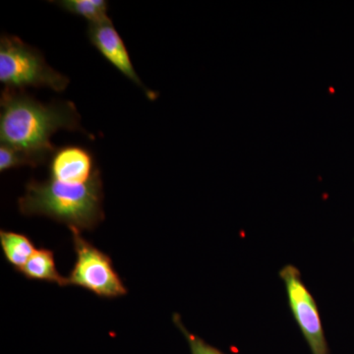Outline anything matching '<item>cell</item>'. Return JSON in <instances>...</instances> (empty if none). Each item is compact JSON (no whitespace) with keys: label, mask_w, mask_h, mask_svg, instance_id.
Returning a JSON list of instances; mask_svg holds the SVG:
<instances>
[{"label":"cell","mask_w":354,"mask_h":354,"mask_svg":"<svg viewBox=\"0 0 354 354\" xmlns=\"http://www.w3.org/2000/svg\"><path fill=\"white\" fill-rule=\"evenodd\" d=\"M0 141L4 145L53 155L50 142L58 130L93 137L81 125L75 104L69 101L43 104L24 90L4 88L0 97Z\"/></svg>","instance_id":"1"},{"label":"cell","mask_w":354,"mask_h":354,"mask_svg":"<svg viewBox=\"0 0 354 354\" xmlns=\"http://www.w3.org/2000/svg\"><path fill=\"white\" fill-rule=\"evenodd\" d=\"M101 172L87 183L68 184L48 178L31 180L18 205L22 215L48 216L79 230H93L104 221Z\"/></svg>","instance_id":"2"},{"label":"cell","mask_w":354,"mask_h":354,"mask_svg":"<svg viewBox=\"0 0 354 354\" xmlns=\"http://www.w3.org/2000/svg\"><path fill=\"white\" fill-rule=\"evenodd\" d=\"M69 78L46 64L43 53L16 36L0 39V83L6 88H50L64 92Z\"/></svg>","instance_id":"3"},{"label":"cell","mask_w":354,"mask_h":354,"mask_svg":"<svg viewBox=\"0 0 354 354\" xmlns=\"http://www.w3.org/2000/svg\"><path fill=\"white\" fill-rule=\"evenodd\" d=\"M76 262L67 277V286H80L97 297L118 298L127 295V286L114 269L108 254L86 241L80 230L70 227Z\"/></svg>","instance_id":"4"},{"label":"cell","mask_w":354,"mask_h":354,"mask_svg":"<svg viewBox=\"0 0 354 354\" xmlns=\"http://www.w3.org/2000/svg\"><path fill=\"white\" fill-rule=\"evenodd\" d=\"M279 277L285 283L291 313L312 354H329L318 307L304 285L299 270L295 266L286 265L279 272Z\"/></svg>","instance_id":"5"},{"label":"cell","mask_w":354,"mask_h":354,"mask_svg":"<svg viewBox=\"0 0 354 354\" xmlns=\"http://www.w3.org/2000/svg\"><path fill=\"white\" fill-rule=\"evenodd\" d=\"M87 34L91 44L114 68L141 88L149 100L155 101L157 99V93L147 88L135 71L124 41L114 28L113 21L102 24H88Z\"/></svg>","instance_id":"6"},{"label":"cell","mask_w":354,"mask_h":354,"mask_svg":"<svg viewBox=\"0 0 354 354\" xmlns=\"http://www.w3.org/2000/svg\"><path fill=\"white\" fill-rule=\"evenodd\" d=\"M50 178L62 183H87L100 171L92 153L81 146H64L51 156Z\"/></svg>","instance_id":"7"},{"label":"cell","mask_w":354,"mask_h":354,"mask_svg":"<svg viewBox=\"0 0 354 354\" xmlns=\"http://www.w3.org/2000/svg\"><path fill=\"white\" fill-rule=\"evenodd\" d=\"M20 272L26 279L32 281H48L59 286H67V279L57 271L55 254L50 249H37Z\"/></svg>","instance_id":"8"},{"label":"cell","mask_w":354,"mask_h":354,"mask_svg":"<svg viewBox=\"0 0 354 354\" xmlns=\"http://www.w3.org/2000/svg\"><path fill=\"white\" fill-rule=\"evenodd\" d=\"M0 246L7 262L19 272L38 249L27 235L4 230H0Z\"/></svg>","instance_id":"9"},{"label":"cell","mask_w":354,"mask_h":354,"mask_svg":"<svg viewBox=\"0 0 354 354\" xmlns=\"http://www.w3.org/2000/svg\"><path fill=\"white\" fill-rule=\"evenodd\" d=\"M66 12L80 16L88 21V24L109 22V3L104 0H60L53 1Z\"/></svg>","instance_id":"10"},{"label":"cell","mask_w":354,"mask_h":354,"mask_svg":"<svg viewBox=\"0 0 354 354\" xmlns=\"http://www.w3.org/2000/svg\"><path fill=\"white\" fill-rule=\"evenodd\" d=\"M50 153L34 152L25 149L16 148L1 144L0 146V171L4 172L15 167H37L50 162Z\"/></svg>","instance_id":"11"},{"label":"cell","mask_w":354,"mask_h":354,"mask_svg":"<svg viewBox=\"0 0 354 354\" xmlns=\"http://www.w3.org/2000/svg\"><path fill=\"white\" fill-rule=\"evenodd\" d=\"M172 320H174L176 328H178V330L183 333L184 337H185L186 341L189 344L191 354H225L221 351L220 349L214 348L211 344H207L204 339L198 337L197 335L189 332L187 328L184 326L183 320H181L180 316L178 314H174V317H172Z\"/></svg>","instance_id":"12"}]
</instances>
